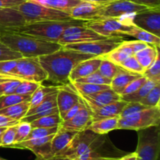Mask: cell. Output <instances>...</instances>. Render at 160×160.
<instances>
[{
	"instance_id": "cell-1",
	"label": "cell",
	"mask_w": 160,
	"mask_h": 160,
	"mask_svg": "<svg viewBox=\"0 0 160 160\" xmlns=\"http://www.w3.org/2000/svg\"><path fill=\"white\" fill-rule=\"evenodd\" d=\"M92 57L95 56L62 46L54 52L39 56L38 60L46 73V81L61 86L70 84L69 76L78 63Z\"/></svg>"
},
{
	"instance_id": "cell-2",
	"label": "cell",
	"mask_w": 160,
	"mask_h": 160,
	"mask_svg": "<svg viewBox=\"0 0 160 160\" xmlns=\"http://www.w3.org/2000/svg\"><path fill=\"white\" fill-rule=\"evenodd\" d=\"M0 42L23 57H39L54 52L62 47L56 42H47L12 31H0Z\"/></svg>"
},
{
	"instance_id": "cell-3",
	"label": "cell",
	"mask_w": 160,
	"mask_h": 160,
	"mask_svg": "<svg viewBox=\"0 0 160 160\" xmlns=\"http://www.w3.org/2000/svg\"><path fill=\"white\" fill-rule=\"evenodd\" d=\"M86 21L71 20L67 21H42L28 23L10 31L33 36L47 42L58 43L63 31L74 25H84Z\"/></svg>"
},
{
	"instance_id": "cell-4",
	"label": "cell",
	"mask_w": 160,
	"mask_h": 160,
	"mask_svg": "<svg viewBox=\"0 0 160 160\" xmlns=\"http://www.w3.org/2000/svg\"><path fill=\"white\" fill-rule=\"evenodd\" d=\"M16 9L22 14L26 23L42 21H67L73 20L68 12L46 7L30 0L23 2Z\"/></svg>"
},
{
	"instance_id": "cell-5",
	"label": "cell",
	"mask_w": 160,
	"mask_h": 160,
	"mask_svg": "<svg viewBox=\"0 0 160 160\" xmlns=\"http://www.w3.org/2000/svg\"><path fill=\"white\" fill-rule=\"evenodd\" d=\"M133 15L117 18H100L85 22L84 25L105 37L120 38L125 36L134 26L132 23Z\"/></svg>"
},
{
	"instance_id": "cell-6",
	"label": "cell",
	"mask_w": 160,
	"mask_h": 160,
	"mask_svg": "<svg viewBox=\"0 0 160 160\" xmlns=\"http://www.w3.org/2000/svg\"><path fill=\"white\" fill-rule=\"evenodd\" d=\"M160 123V106L148 107L124 117L119 118L117 130L139 131Z\"/></svg>"
},
{
	"instance_id": "cell-7",
	"label": "cell",
	"mask_w": 160,
	"mask_h": 160,
	"mask_svg": "<svg viewBox=\"0 0 160 160\" xmlns=\"http://www.w3.org/2000/svg\"><path fill=\"white\" fill-rule=\"evenodd\" d=\"M137 160H159L160 129L159 126L149 127L138 131Z\"/></svg>"
},
{
	"instance_id": "cell-8",
	"label": "cell",
	"mask_w": 160,
	"mask_h": 160,
	"mask_svg": "<svg viewBox=\"0 0 160 160\" xmlns=\"http://www.w3.org/2000/svg\"><path fill=\"white\" fill-rule=\"evenodd\" d=\"M7 78L42 84L46 81L47 75L39 62L38 57H22L17 59L15 67Z\"/></svg>"
},
{
	"instance_id": "cell-9",
	"label": "cell",
	"mask_w": 160,
	"mask_h": 160,
	"mask_svg": "<svg viewBox=\"0 0 160 160\" xmlns=\"http://www.w3.org/2000/svg\"><path fill=\"white\" fill-rule=\"evenodd\" d=\"M127 153L114 146L106 134H98L78 160H117Z\"/></svg>"
},
{
	"instance_id": "cell-10",
	"label": "cell",
	"mask_w": 160,
	"mask_h": 160,
	"mask_svg": "<svg viewBox=\"0 0 160 160\" xmlns=\"http://www.w3.org/2000/svg\"><path fill=\"white\" fill-rule=\"evenodd\" d=\"M98 135V134L93 132L92 130L88 128L84 131H79L75 134L68 146L54 158L78 160V159L87 151L91 144Z\"/></svg>"
},
{
	"instance_id": "cell-11",
	"label": "cell",
	"mask_w": 160,
	"mask_h": 160,
	"mask_svg": "<svg viewBox=\"0 0 160 160\" xmlns=\"http://www.w3.org/2000/svg\"><path fill=\"white\" fill-rule=\"evenodd\" d=\"M122 42L123 40L120 38H109L105 40L85 43L70 44L63 47L94 56H103L117 48Z\"/></svg>"
},
{
	"instance_id": "cell-12",
	"label": "cell",
	"mask_w": 160,
	"mask_h": 160,
	"mask_svg": "<svg viewBox=\"0 0 160 160\" xmlns=\"http://www.w3.org/2000/svg\"><path fill=\"white\" fill-rule=\"evenodd\" d=\"M109 38L101 35L85 25H74L67 28L62 33L58 43L62 46L70 44L85 43L95 41L105 40Z\"/></svg>"
},
{
	"instance_id": "cell-13",
	"label": "cell",
	"mask_w": 160,
	"mask_h": 160,
	"mask_svg": "<svg viewBox=\"0 0 160 160\" xmlns=\"http://www.w3.org/2000/svg\"><path fill=\"white\" fill-rule=\"evenodd\" d=\"M148 7L136 4L129 0H115L103 5L100 18H117L141 12Z\"/></svg>"
},
{
	"instance_id": "cell-14",
	"label": "cell",
	"mask_w": 160,
	"mask_h": 160,
	"mask_svg": "<svg viewBox=\"0 0 160 160\" xmlns=\"http://www.w3.org/2000/svg\"><path fill=\"white\" fill-rule=\"evenodd\" d=\"M132 23L137 28L160 37V7L148 8L134 14Z\"/></svg>"
},
{
	"instance_id": "cell-15",
	"label": "cell",
	"mask_w": 160,
	"mask_h": 160,
	"mask_svg": "<svg viewBox=\"0 0 160 160\" xmlns=\"http://www.w3.org/2000/svg\"><path fill=\"white\" fill-rule=\"evenodd\" d=\"M54 134L39 138L23 141L12 145L10 148L28 149L34 152L38 159H49L51 152V142Z\"/></svg>"
},
{
	"instance_id": "cell-16",
	"label": "cell",
	"mask_w": 160,
	"mask_h": 160,
	"mask_svg": "<svg viewBox=\"0 0 160 160\" xmlns=\"http://www.w3.org/2000/svg\"><path fill=\"white\" fill-rule=\"evenodd\" d=\"M104 4L92 2L88 1H81L79 4L72 8L69 14L74 20L91 21L100 19V12Z\"/></svg>"
},
{
	"instance_id": "cell-17",
	"label": "cell",
	"mask_w": 160,
	"mask_h": 160,
	"mask_svg": "<svg viewBox=\"0 0 160 160\" xmlns=\"http://www.w3.org/2000/svg\"><path fill=\"white\" fill-rule=\"evenodd\" d=\"M80 100V95L71 84L59 86L56 95V103L59 113L62 118L64 114Z\"/></svg>"
},
{
	"instance_id": "cell-18",
	"label": "cell",
	"mask_w": 160,
	"mask_h": 160,
	"mask_svg": "<svg viewBox=\"0 0 160 160\" xmlns=\"http://www.w3.org/2000/svg\"><path fill=\"white\" fill-rule=\"evenodd\" d=\"M92 123V120L91 111L83 101L81 107L80 108L76 115L70 120L62 121L59 127L68 131L79 132V131H84L88 128Z\"/></svg>"
},
{
	"instance_id": "cell-19",
	"label": "cell",
	"mask_w": 160,
	"mask_h": 160,
	"mask_svg": "<svg viewBox=\"0 0 160 160\" xmlns=\"http://www.w3.org/2000/svg\"><path fill=\"white\" fill-rule=\"evenodd\" d=\"M79 95V94H78ZM89 109L98 108L120 100V96L111 88L106 89L91 95H79Z\"/></svg>"
},
{
	"instance_id": "cell-20",
	"label": "cell",
	"mask_w": 160,
	"mask_h": 160,
	"mask_svg": "<svg viewBox=\"0 0 160 160\" xmlns=\"http://www.w3.org/2000/svg\"><path fill=\"white\" fill-rule=\"evenodd\" d=\"M25 23L24 18L17 9L0 8V31H10Z\"/></svg>"
},
{
	"instance_id": "cell-21",
	"label": "cell",
	"mask_w": 160,
	"mask_h": 160,
	"mask_svg": "<svg viewBox=\"0 0 160 160\" xmlns=\"http://www.w3.org/2000/svg\"><path fill=\"white\" fill-rule=\"evenodd\" d=\"M102 61V56H95L82 61L73 68L69 76L70 83L79 78L90 75L97 71Z\"/></svg>"
},
{
	"instance_id": "cell-22",
	"label": "cell",
	"mask_w": 160,
	"mask_h": 160,
	"mask_svg": "<svg viewBox=\"0 0 160 160\" xmlns=\"http://www.w3.org/2000/svg\"><path fill=\"white\" fill-rule=\"evenodd\" d=\"M126 104V102L120 99L119 101L105 105L101 107L94 108V109L88 108L92 113V122L101 120V119L109 118V117H120L122 109H123Z\"/></svg>"
},
{
	"instance_id": "cell-23",
	"label": "cell",
	"mask_w": 160,
	"mask_h": 160,
	"mask_svg": "<svg viewBox=\"0 0 160 160\" xmlns=\"http://www.w3.org/2000/svg\"><path fill=\"white\" fill-rule=\"evenodd\" d=\"M77 133V131H68L59 127V130L52 139L50 158L55 157L63 151L68 146Z\"/></svg>"
},
{
	"instance_id": "cell-24",
	"label": "cell",
	"mask_w": 160,
	"mask_h": 160,
	"mask_svg": "<svg viewBox=\"0 0 160 160\" xmlns=\"http://www.w3.org/2000/svg\"><path fill=\"white\" fill-rule=\"evenodd\" d=\"M141 76H142V75L131 73V72H128L121 68V70L112 78L109 86L112 91H114L116 93L120 95L123 89L127 87L128 84H130L131 81L137 79Z\"/></svg>"
},
{
	"instance_id": "cell-25",
	"label": "cell",
	"mask_w": 160,
	"mask_h": 160,
	"mask_svg": "<svg viewBox=\"0 0 160 160\" xmlns=\"http://www.w3.org/2000/svg\"><path fill=\"white\" fill-rule=\"evenodd\" d=\"M120 117H109L93 121L88 127V129L98 134H107L110 131L117 130Z\"/></svg>"
},
{
	"instance_id": "cell-26",
	"label": "cell",
	"mask_w": 160,
	"mask_h": 160,
	"mask_svg": "<svg viewBox=\"0 0 160 160\" xmlns=\"http://www.w3.org/2000/svg\"><path fill=\"white\" fill-rule=\"evenodd\" d=\"M133 55H134V53H133L131 48L127 45L126 42L123 41V42L117 48L103 56V57L112 62L113 63L119 65L120 62L125 60L127 58L133 56Z\"/></svg>"
},
{
	"instance_id": "cell-27",
	"label": "cell",
	"mask_w": 160,
	"mask_h": 160,
	"mask_svg": "<svg viewBox=\"0 0 160 160\" xmlns=\"http://www.w3.org/2000/svg\"><path fill=\"white\" fill-rule=\"evenodd\" d=\"M29 109V101L17 103L9 107L0 109V114L20 121L23 117H25Z\"/></svg>"
},
{
	"instance_id": "cell-28",
	"label": "cell",
	"mask_w": 160,
	"mask_h": 160,
	"mask_svg": "<svg viewBox=\"0 0 160 160\" xmlns=\"http://www.w3.org/2000/svg\"><path fill=\"white\" fill-rule=\"evenodd\" d=\"M125 36H131V37H134L137 39L138 41H141V42H145L147 44L156 46L157 48L160 47V38L158 36L155 35V34H152V33L148 32V31L142 30L141 28H137V27L134 26L132 29L127 33Z\"/></svg>"
},
{
	"instance_id": "cell-29",
	"label": "cell",
	"mask_w": 160,
	"mask_h": 160,
	"mask_svg": "<svg viewBox=\"0 0 160 160\" xmlns=\"http://www.w3.org/2000/svg\"><path fill=\"white\" fill-rule=\"evenodd\" d=\"M30 1L38 3L46 7L64 11L69 13V11L72 8L79 4L83 0H30Z\"/></svg>"
},
{
	"instance_id": "cell-30",
	"label": "cell",
	"mask_w": 160,
	"mask_h": 160,
	"mask_svg": "<svg viewBox=\"0 0 160 160\" xmlns=\"http://www.w3.org/2000/svg\"><path fill=\"white\" fill-rule=\"evenodd\" d=\"M159 52V48L153 46V45H149L141 51L138 52L134 56L138 59L141 66L145 70L152 63Z\"/></svg>"
},
{
	"instance_id": "cell-31",
	"label": "cell",
	"mask_w": 160,
	"mask_h": 160,
	"mask_svg": "<svg viewBox=\"0 0 160 160\" xmlns=\"http://www.w3.org/2000/svg\"><path fill=\"white\" fill-rule=\"evenodd\" d=\"M156 83L148 80L140 88L138 89L136 92L126 95H121L120 98L126 102H139L142 98H145L148 92L156 85Z\"/></svg>"
},
{
	"instance_id": "cell-32",
	"label": "cell",
	"mask_w": 160,
	"mask_h": 160,
	"mask_svg": "<svg viewBox=\"0 0 160 160\" xmlns=\"http://www.w3.org/2000/svg\"><path fill=\"white\" fill-rule=\"evenodd\" d=\"M59 87V86H44L41 84L31 95L29 100L30 109H32L40 104L48 94L57 90Z\"/></svg>"
},
{
	"instance_id": "cell-33",
	"label": "cell",
	"mask_w": 160,
	"mask_h": 160,
	"mask_svg": "<svg viewBox=\"0 0 160 160\" xmlns=\"http://www.w3.org/2000/svg\"><path fill=\"white\" fill-rule=\"evenodd\" d=\"M62 120L59 113H54L51 115L45 116L31 122L32 128H55L59 127Z\"/></svg>"
},
{
	"instance_id": "cell-34",
	"label": "cell",
	"mask_w": 160,
	"mask_h": 160,
	"mask_svg": "<svg viewBox=\"0 0 160 160\" xmlns=\"http://www.w3.org/2000/svg\"><path fill=\"white\" fill-rule=\"evenodd\" d=\"M70 84L73 89L79 95H91V94L96 93V92L110 88V86L106 85V84H95L81 82H71Z\"/></svg>"
},
{
	"instance_id": "cell-35",
	"label": "cell",
	"mask_w": 160,
	"mask_h": 160,
	"mask_svg": "<svg viewBox=\"0 0 160 160\" xmlns=\"http://www.w3.org/2000/svg\"><path fill=\"white\" fill-rule=\"evenodd\" d=\"M120 70L121 68L118 65L102 56L101 63L98 69V72L100 74H102L105 78L112 80Z\"/></svg>"
},
{
	"instance_id": "cell-36",
	"label": "cell",
	"mask_w": 160,
	"mask_h": 160,
	"mask_svg": "<svg viewBox=\"0 0 160 160\" xmlns=\"http://www.w3.org/2000/svg\"><path fill=\"white\" fill-rule=\"evenodd\" d=\"M159 52L156 56V59L145 70L143 76L145 77L148 80L153 81L156 84H160V58Z\"/></svg>"
},
{
	"instance_id": "cell-37",
	"label": "cell",
	"mask_w": 160,
	"mask_h": 160,
	"mask_svg": "<svg viewBox=\"0 0 160 160\" xmlns=\"http://www.w3.org/2000/svg\"><path fill=\"white\" fill-rule=\"evenodd\" d=\"M118 66L123 70L140 75L143 74L144 71H145V69L141 66V64L139 63L134 55L127 58L125 60L120 62Z\"/></svg>"
},
{
	"instance_id": "cell-38",
	"label": "cell",
	"mask_w": 160,
	"mask_h": 160,
	"mask_svg": "<svg viewBox=\"0 0 160 160\" xmlns=\"http://www.w3.org/2000/svg\"><path fill=\"white\" fill-rule=\"evenodd\" d=\"M31 95H22L17 94H11V95L0 96V109L9 107L17 103L29 101Z\"/></svg>"
},
{
	"instance_id": "cell-39",
	"label": "cell",
	"mask_w": 160,
	"mask_h": 160,
	"mask_svg": "<svg viewBox=\"0 0 160 160\" xmlns=\"http://www.w3.org/2000/svg\"><path fill=\"white\" fill-rule=\"evenodd\" d=\"M160 100V84H156L151 91L148 93V95L142 98L139 102L143 106L147 107H154V106H159Z\"/></svg>"
},
{
	"instance_id": "cell-40",
	"label": "cell",
	"mask_w": 160,
	"mask_h": 160,
	"mask_svg": "<svg viewBox=\"0 0 160 160\" xmlns=\"http://www.w3.org/2000/svg\"><path fill=\"white\" fill-rule=\"evenodd\" d=\"M112 80L103 77L102 75L100 74L99 73L95 71V73H92L90 75L84 77V78H79L73 82H81V83H89V84H106V85H110V83Z\"/></svg>"
},
{
	"instance_id": "cell-41",
	"label": "cell",
	"mask_w": 160,
	"mask_h": 160,
	"mask_svg": "<svg viewBox=\"0 0 160 160\" xmlns=\"http://www.w3.org/2000/svg\"><path fill=\"white\" fill-rule=\"evenodd\" d=\"M32 130L31 123L28 122L21 121L20 120L17 124V128H16V136H15V143H20L23 142L27 138L29 135L30 132ZM13 144V145H14Z\"/></svg>"
},
{
	"instance_id": "cell-42",
	"label": "cell",
	"mask_w": 160,
	"mask_h": 160,
	"mask_svg": "<svg viewBox=\"0 0 160 160\" xmlns=\"http://www.w3.org/2000/svg\"><path fill=\"white\" fill-rule=\"evenodd\" d=\"M42 84L29 81H21L17 88H16L14 94L22 95H31L34 91Z\"/></svg>"
},
{
	"instance_id": "cell-43",
	"label": "cell",
	"mask_w": 160,
	"mask_h": 160,
	"mask_svg": "<svg viewBox=\"0 0 160 160\" xmlns=\"http://www.w3.org/2000/svg\"><path fill=\"white\" fill-rule=\"evenodd\" d=\"M21 82V80L8 78L0 82V96L14 94L16 88Z\"/></svg>"
},
{
	"instance_id": "cell-44",
	"label": "cell",
	"mask_w": 160,
	"mask_h": 160,
	"mask_svg": "<svg viewBox=\"0 0 160 160\" xmlns=\"http://www.w3.org/2000/svg\"><path fill=\"white\" fill-rule=\"evenodd\" d=\"M59 127H55V128H32L29 135L27 137L25 140L32 138H44L52 135V134H55L59 130Z\"/></svg>"
},
{
	"instance_id": "cell-45",
	"label": "cell",
	"mask_w": 160,
	"mask_h": 160,
	"mask_svg": "<svg viewBox=\"0 0 160 160\" xmlns=\"http://www.w3.org/2000/svg\"><path fill=\"white\" fill-rule=\"evenodd\" d=\"M16 128L17 125L7 127L2 136V146L6 148H10L15 143Z\"/></svg>"
},
{
	"instance_id": "cell-46",
	"label": "cell",
	"mask_w": 160,
	"mask_h": 160,
	"mask_svg": "<svg viewBox=\"0 0 160 160\" xmlns=\"http://www.w3.org/2000/svg\"><path fill=\"white\" fill-rule=\"evenodd\" d=\"M22 57L23 56L21 54L12 51L6 45L0 42V61L12 60V59H17Z\"/></svg>"
},
{
	"instance_id": "cell-47",
	"label": "cell",
	"mask_w": 160,
	"mask_h": 160,
	"mask_svg": "<svg viewBox=\"0 0 160 160\" xmlns=\"http://www.w3.org/2000/svg\"><path fill=\"white\" fill-rule=\"evenodd\" d=\"M147 81H148V79H147L145 77H144L143 75L139 77L138 78L134 80V81H131L130 84H128V85H127V87L123 89V91L122 92V93L120 94V96H121V95H129V94H131L133 93V92H136V91L138 88H140Z\"/></svg>"
},
{
	"instance_id": "cell-48",
	"label": "cell",
	"mask_w": 160,
	"mask_h": 160,
	"mask_svg": "<svg viewBox=\"0 0 160 160\" xmlns=\"http://www.w3.org/2000/svg\"><path fill=\"white\" fill-rule=\"evenodd\" d=\"M146 108L148 107L143 106L140 102H127L123 109H122L120 117H127V116L131 115V114L134 113V112H138V111L142 110L144 109H146Z\"/></svg>"
},
{
	"instance_id": "cell-49",
	"label": "cell",
	"mask_w": 160,
	"mask_h": 160,
	"mask_svg": "<svg viewBox=\"0 0 160 160\" xmlns=\"http://www.w3.org/2000/svg\"><path fill=\"white\" fill-rule=\"evenodd\" d=\"M17 59L0 61V75L7 78V75L9 74V72L15 67Z\"/></svg>"
},
{
	"instance_id": "cell-50",
	"label": "cell",
	"mask_w": 160,
	"mask_h": 160,
	"mask_svg": "<svg viewBox=\"0 0 160 160\" xmlns=\"http://www.w3.org/2000/svg\"><path fill=\"white\" fill-rule=\"evenodd\" d=\"M82 102H83V100H82V98H81V96H80L79 102H78V103H76V104H75L73 106H72V107L70 108V109H69V110L67 111L65 114H64L63 117H62V121L68 120H70V119H71L73 117H74V116L76 115L77 112H78V110L80 109V108L81 107Z\"/></svg>"
},
{
	"instance_id": "cell-51",
	"label": "cell",
	"mask_w": 160,
	"mask_h": 160,
	"mask_svg": "<svg viewBox=\"0 0 160 160\" xmlns=\"http://www.w3.org/2000/svg\"><path fill=\"white\" fill-rule=\"evenodd\" d=\"M127 43V45H128V46L130 47V48H131V50H132L133 53H134V55L135 54V53H137L138 52L141 51V50H142L143 48H146V47L149 46V44H147L145 43V42H141V41H130V42H125Z\"/></svg>"
},
{
	"instance_id": "cell-52",
	"label": "cell",
	"mask_w": 160,
	"mask_h": 160,
	"mask_svg": "<svg viewBox=\"0 0 160 160\" xmlns=\"http://www.w3.org/2000/svg\"><path fill=\"white\" fill-rule=\"evenodd\" d=\"M26 0H0V8L2 9H17Z\"/></svg>"
},
{
	"instance_id": "cell-53",
	"label": "cell",
	"mask_w": 160,
	"mask_h": 160,
	"mask_svg": "<svg viewBox=\"0 0 160 160\" xmlns=\"http://www.w3.org/2000/svg\"><path fill=\"white\" fill-rule=\"evenodd\" d=\"M132 2L147 6L148 8L160 7V0H129Z\"/></svg>"
},
{
	"instance_id": "cell-54",
	"label": "cell",
	"mask_w": 160,
	"mask_h": 160,
	"mask_svg": "<svg viewBox=\"0 0 160 160\" xmlns=\"http://www.w3.org/2000/svg\"><path fill=\"white\" fill-rule=\"evenodd\" d=\"M19 122L20 121H18V120H15L13 119L6 117V116L0 114V127L7 128V127L14 126V125H17Z\"/></svg>"
},
{
	"instance_id": "cell-55",
	"label": "cell",
	"mask_w": 160,
	"mask_h": 160,
	"mask_svg": "<svg viewBox=\"0 0 160 160\" xmlns=\"http://www.w3.org/2000/svg\"><path fill=\"white\" fill-rule=\"evenodd\" d=\"M118 160H137V153H136V152L131 153H127L126 155L120 157Z\"/></svg>"
},
{
	"instance_id": "cell-56",
	"label": "cell",
	"mask_w": 160,
	"mask_h": 160,
	"mask_svg": "<svg viewBox=\"0 0 160 160\" xmlns=\"http://www.w3.org/2000/svg\"><path fill=\"white\" fill-rule=\"evenodd\" d=\"M84 1L92 2L98 3V4H106V3L110 2L115 1V0H84Z\"/></svg>"
},
{
	"instance_id": "cell-57",
	"label": "cell",
	"mask_w": 160,
	"mask_h": 160,
	"mask_svg": "<svg viewBox=\"0 0 160 160\" xmlns=\"http://www.w3.org/2000/svg\"><path fill=\"white\" fill-rule=\"evenodd\" d=\"M6 129V128H5V127H0V147L2 146V136L3 132Z\"/></svg>"
},
{
	"instance_id": "cell-58",
	"label": "cell",
	"mask_w": 160,
	"mask_h": 160,
	"mask_svg": "<svg viewBox=\"0 0 160 160\" xmlns=\"http://www.w3.org/2000/svg\"><path fill=\"white\" fill-rule=\"evenodd\" d=\"M36 160H58L57 158H49V159H38L37 158Z\"/></svg>"
},
{
	"instance_id": "cell-59",
	"label": "cell",
	"mask_w": 160,
	"mask_h": 160,
	"mask_svg": "<svg viewBox=\"0 0 160 160\" xmlns=\"http://www.w3.org/2000/svg\"><path fill=\"white\" fill-rule=\"evenodd\" d=\"M8 78H6V77H3V76H1V75H0V82L5 81V80L8 79Z\"/></svg>"
},
{
	"instance_id": "cell-60",
	"label": "cell",
	"mask_w": 160,
	"mask_h": 160,
	"mask_svg": "<svg viewBox=\"0 0 160 160\" xmlns=\"http://www.w3.org/2000/svg\"><path fill=\"white\" fill-rule=\"evenodd\" d=\"M57 159L58 160H76V159H59V158H57Z\"/></svg>"
},
{
	"instance_id": "cell-61",
	"label": "cell",
	"mask_w": 160,
	"mask_h": 160,
	"mask_svg": "<svg viewBox=\"0 0 160 160\" xmlns=\"http://www.w3.org/2000/svg\"><path fill=\"white\" fill-rule=\"evenodd\" d=\"M0 160H6V159H3V158L0 157Z\"/></svg>"
},
{
	"instance_id": "cell-62",
	"label": "cell",
	"mask_w": 160,
	"mask_h": 160,
	"mask_svg": "<svg viewBox=\"0 0 160 160\" xmlns=\"http://www.w3.org/2000/svg\"><path fill=\"white\" fill-rule=\"evenodd\" d=\"M93 160H96V159H93ZM117 160H118V159H117Z\"/></svg>"
}]
</instances>
